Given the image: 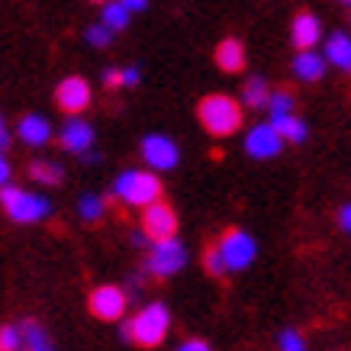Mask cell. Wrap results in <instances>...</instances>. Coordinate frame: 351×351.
<instances>
[{"mask_svg": "<svg viewBox=\"0 0 351 351\" xmlns=\"http://www.w3.org/2000/svg\"><path fill=\"white\" fill-rule=\"evenodd\" d=\"M0 348L3 351H20L23 348L20 326H3V329H0Z\"/></svg>", "mask_w": 351, "mask_h": 351, "instance_id": "obj_27", "label": "cell"}, {"mask_svg": "<svg viewBox=\"0 0 351 351\" xmlns=\"http://www.w3.org/2000/svg\"><path fill=\"white\" fill-rule=\"evenodd\" d=\"M284 138H280V132H277L271 123H258V126H252L248 132H245V155L255 161H271L277 158L280 152H284Z\"/></svg>", "mask_w": 351, "mask_h": 351, "instance_id": "obj_9", "label": "cell"}, {"mask_svg": "<svg viewBox=\"0 0 351 351\" xmlns=\"http://www.w3.org/2000/svg\"><path fill=\"white\" fill-rule=\"evenodd\" d=\"M94 3H104V0H94Z\"/></svg>", "mask_w": 351, "mask_h": 351, "instance_id": "obj_38", "label": "cell"}, {"mask_svg": "<svg viewBox=\"0 0 351 351\" xmlns=\"http://www.w3.org/2000/svg\"><path fill=\"white\" fill-rule=\"evenodd\" d=\"M10 126H7V119H3V113H0V149H3V152H7V149H10Z\"/></svg>", "mask_w": 351, "mask_h": 351, "instance_id": "obj_33", "label": "cell"}, {"mask_svg": "<svg viewBox=\"0 0 351 351\" xmlns=\"http://www.w3.org/2000/svg\"><path fill=\"white\" fill-rule=\"evenodd\" d=\"M142 232L149 235V239L178 235V213H174V206L165 200H155L149 206H142Z\"/></svg>", "mask_w": 351, "mask_h": 351, "instance_id": "obj_11", "label": "cell"}, {"mask_svg": "<svg viewBox=\"0 0 351 351\" xmlns=\"http://www.w3.org/2000/svg\"><path fill=\"white\" fill-rule=\"evenodd\" d=\"M138 81H142V68H138V64L119 68V84H123V87H136Z\"/></svg>", "mask_w": 351, "mask_h": 351, "instance_id": "obj_29", "label": "cell"}, {"mask_svg": "<svg viewBox=\"0 0 351 351\" xmlns=\"http://www.w3.org/2000/svg\"><path fill=\"white\" fill-rule=\"evenodd\" d=\"M178 351H213V348H210L203 339H187V341H181V348Z\"/></svg>", "mask_w": 351, "mask_h": 351, "instance_id": "obj_32", "label": "cell"}, {"mask_svg": "<svg viewBox=\"0 0 351 351\" xmlns=\"http://www.w3.org/2000/svg\"><path fill=\"white\" fill-rule=\"evenodd\" d=\"M187 267V245L178 239V235H168V239H152L149 248H145V271L152 277H174Z\"/></svg>", "mask_w": 351, "mask_h": 351, "instance_id": "obj_5", "label": "cell"}, {"mask_svg": "<svg viewBox=\"0 0 351 351\" xmlns=\"http://www.w3.org/2000/svg\"><path fill=\"white\" fill-rule=\"evenodd\" d=\"M113 197L126 206H149V203L161 200V181L158 174L149 168H129V171H119L117 181H113Z\"/></svg>", "mask_w": 351, "mask_h": 351, "instance_id": "obj_4", "label": "cell"}, {"mask_svg": "<svg viewBox=\"0 0 351 351\" xmlns=\"http://www.w3.org/2000/svg\"><path fill=\"white\" fill-rule=\"evenodd\" d=\"M290 43H293V49H316V45L322 43V23L316 13H297L293 16V23H290Z\"/></svg>", "mask_w": 351, "mask_h": 351, "instance_id": "obj_14", "label": "cell"}, {"mask_svg": "<svg viewBox=\"0 0 351 351\" xmlns=\"http://www.w3.org/2000/svg\"><path fill=\"white\" fill-rule=\"evenodd\" d=\"M64 178V168L55 165V161H45V158H36L29 165V181L43 184V187H52V184H62Z\"/></svg>", "mask_w": 351, "mask_h": 351, "instance_id": "obj_23", "label": "cell"}, {"mask_svg": "<svg viewBox=\"0 0 351 351\" xmlns=\"http://www.w3.org/2000/svg\"><path fill=\"white\" fill-rule=\"evenodd\" d=\"M0 206H3V213L10 216L13 223H20V226L43 223L55 210V203L45 193L26 191V187H16V184H3L0 187Z\"/></svg>", "mask_w": 351, "mask_h": 351, "instance_id": "obj_2", "label": "cell"}, {"mask_svg": "<svg viewBox=\"0 0 351 351\" xmlns=\"http://www.w3.org/2000/svg\"><path fill=\"white\" fill-rule=\"evenodd\" d=\"M0 351H3V348H0Z\"/></svg>", "mask_w": 351, "mask_h": 351, "instance_id": "obj_39", "label": "cell"}, {"mask_svg": "<svg viewBox=\"0 0 351 351\" xmlns=\"http://www.w3.org/2000/svg\"><path fill=\"white\" fill-rule=\"evenodd\" d=\"M203 271L210 277H226L229 271H226V261H223V255H219V248L216 245H210L206 252H203Z\"/></svg>", "mask_w": 351, "mask_h": 351, "instance_id": "obj_26", "label": "cell"}, {"mask_svg": "<svg viewBox=\"0 0 351 351\" xmlns=\"http://www.w3.org/2000/svg\"><path fill=\"white\" fill-rule=\"evenodd\" d=\"M197 117H200V126L213 138H226L242 129L245 107L229 94H206L197 107Z\"/></svg>", "mask_w": 351, "mask_h": 351, "instance_id": "obj_1", "label": "cell"}, {"mask_svg": "<svg viewBox=\"0 0 351 351\" xmlns=\"http://www.w3.org/2000/svg\"><path fill=\"white\" fill-rule=\"evenodd\" d=\"M293 104H297V97H293V90H287V87H277V90H271V97H267V113H290L293 110Z\"/></svg>", "mask_w": 351, "mask_h": 351, "instance_id": "obj_24", "label": "cell"}, {"mask_svg": "<svg viewBox=\"0 0 351 351\" xmlns=\"http://www.w3.org/2000/svg\"><path fill=\"white\" fill-rule=\"evenodd\" d=\"M271 126L280 132V138L284 142H290V145H300V142H306V136H309V129H306V123L290 110V113H271V119H267Z\"/></svg>", "mask_w": 351, "mask_h": 351, "instance_id": "obj_18", "label": "cell"}, {"mask_svg": "<svg viewBox=\"0 0 351 351\" xmlns=\"http://www.w3.org/2000/svg\"><path fill=\"white\" fill-rule=\"evenodd\" d=\"M171 332V309L165 303L142 306L129 322H123V339L136 341L142 348H158Z\"/></svg>", "mask_w": 351, "mask_h": 351, "instance_id": "obj_3", "label": "cell"}, {"mask_svg": "<svg viewBox=\"0 0 351 351\" xmlns=\"http://www.w3.org/2000/svg\"><path fill=\"white\" fill-rule=\"evenodd\" d=\"M77 216L84 219V223H100L104 216H107V197H100V193H81L77 197Z\"/></svg>", "mask_w": 351, "mask_h": 351, "instance_id": "obj_22", "label": "cell"}, {"mask_svg": "<svg viewBox=\"0 0 351 351\" xmlns=\"http://www.w3.org/2000/svg\"><path fill=\"white\" fill-rule=\"evenodd\" d=\"M213 58H216V68H219V71H226V75H239V71L245 68V45L229 36V39H223V43L216 45Z\"/></svg>", "mask_w": 351, "mask_h": 351, "instance_id": "obj_17", "label": "cell"}, {"mask_svg": "<svg viewBox=\"0 0 351 351\" xmlns=\"http://www.w3.org/2000/svg\"><path fill=\"white\" fill-rule=\"evenodd\" d=\"M341 3H345V7H351V0H341Z\"/></svg>", "mask_w": 351, "mask_h": 351, "instance_id": "obj_37", "label": "cell"}, {"mask_svg": "<svg viewBox=\"0 0 351 351\" xmlns=\"http://www.w3.org/2000/svg\"><path fill=\"white\" fill-rule=\"evenodd\" d=\"M267 97H271V87H267V77L255 75L248 77L242 84V94H239V104L248 110H265L267 107Z\"/></svg>", "mask_w": 351, "mask_h": 351, "instance_id": "obj_19", "label": "cell"}, {"mask_svg": "<svg viewBox=\"0 0 351 351\" xmlns=\"http://www.w3.org/2000/svg\"><path fill=\"white\" fill-rule=\"evenodd\" d=\"M322 58L332 64V68H339L345 75H351V36L345 29H335L326 39V49H322Z\"/></svg>", "mask_w": 351, "mask_h": 351, "instance_id": "obj_16", "label": "cell"}, {"mask_svg": "<svg viewBox=\"0 0 351 351\" xmlns=\"http://www.w3.org/2000/svg\"><path fill=\"white\" fill-rule=\"evenodd\" d=\"M123 3L129 7V13H142L145 7H149V0H123Z\"/></svg>", "mask_w": 351, "mask_h": 351, "instance_id": "obj_36", "label": "cell"}, {"mask_svg": "<svg viewBox=\"0 0 351 351\" xmlns=\"http://www.w3.org/2000/svg\"><path fill=\"white\" fill-rule=\"evenodd\" d=\"M129 20H132V13H129V7L123 0H104V3H100V23L110 26L113 32L126 29Z\"/></svg>", "mask_w": 351, "mask_h": 351, "instance_id": "obj_21", "label": "cell"}, {"mask_svg": "<svg viewBox=\"0 0 351 351\" xmlns=\"http://www.w3.org/2000/svg\"><path fill=\"white\" fill-rule=\"evenodd\" d=\"M326 68H329V62H326L322 52H316V49H300V52L293 55V75H297L300 81H306V84L322 81V77H326Z\"/></svg>", "mask_w": 351, "mask_h": 351, "instance_id": "obj_15", "label": "cell"}, {"mask_svg": "<svg viewBox=\"0 0 351 351\" xmlns=\"http://www.w3.org/2000/svg\"><path fill=\"white\" fill-rule=\"evenodd\" d=\"M339 226L345 229V232H351V203H348V206H341V213H339Z\"/></svg>", "mask_w": 351, "mask_h": 351, "instance_id": "obj_34", "label": "cell"}, {"mask_svg": "<svg viewBox=\"0 0 351 351\" xmlns=\"http://www.w3.org/2000/svg\"><path fill=\"white\" fill-rule=\"evenodd\" d=\"M138 155H142V161H145V168L155 171V174L174 171L178 165H181V145H178L171 136H165V132H152V136L142 138Z\"/></svg>", "mask_w": 351, "mask_h": 351, "instance_id": "obj_7", "label": "cell"}, {"mask_svg": "<svg viewBox=\"0 0 351 351\" xmlns=\"http://www.w3.org/2000/svg\"><path fill=\"white\" fill-rule=\"evenodd\" d=\"M58 142H62V149L64 152H71V155H84V152L94 149V142H97V132L94 126L87 123V119L81 117H68V123H64L62 129H58Z\"/></svg>", "mask_w": 351, "mask_h": 351, "instance_id": "obj_12", "label": "cell"}, {"mask_svg": "<svg viewBox=\"0 0 351 351\" xmlns=\"http://www.w3.org/2000/svg\"><path fill=\"white\" fill-rule=\"evenodd\" d=\"M216 248H219V255H223L226 271H229V274H232V271H245V267H252V261L258 258V242L245 232V229H235V226L219 235Z\"/></svg>", "mask_w": 351, "mask_h": 351, "instance_id": "obj_6", "label": "cell"}, {"mask_svg": "<svg viewBox=\"0 0 351 351\" xmlns=\"http://www.w3.org/2000/svg\"><path fill=\"white\" fill-rule=\"evenodd\" d=\"M104 87H110V90H119V68H107L104 71Z\"/></svg>", "mask_w": 351, "mask_h": 351, "instance_id": "obj_31", "label": "cell"}, {"mask_svg": "<svg viewBox=\"0 0 351 351\" xmlns=\"http://www.w3.org/2000/svg\"><path fill=\"white\" fill-rule=\"evenodd\" d=\"M87 306H90V313H94L97 319L119 322L129 309V293L123 287H117V284H100V287L87 297Z\"/></svg>", "mask_w": 351, "mask_h": 351, "instance_id": "obj_8", "label": "cell"}, {"mask_svg": "<svg viewBox=\"0 0 351 351\" xmlns=\"http://www.w3.org/2000/svg\"><path fill=\"white\" fill-rule=\"evenodd\" d=\"M20 332H23V348L20 351H55L52 348V339H49V332H45L43 322L23 319L20 322Z\"/></svg>", "mask_w": 351, "mask_h": 351, "instance_id": "obj_20", "label": "cell"}, {"mask_svg": "<svg viewBox=\"0 0 351 351\" xmlns=\"http://www.w3.org/2000/svg\"><path fill=\"white\" fill-rule=\"evenodd\" d=\"M277 345H280V351H306V339H303L297 329H284L280 339H277Z\"/></svg>", "mask_w": 351, "mask_h": 351, "instance_id": "obj_28", "label": "cell"}, {"mask_svg": "<svg viewBox=\"0 0 351 351\" xmlns=\"http://www.w3.org/2000/svg\"><path fill=\"white\" fill-rule=\"evenodd\" d=\"M10 181H13V165H10V158H7V152L0 149V187Z\"/></svg>", "mask_w": 351, "mask_h": 351, "instance_id": "obj_30", "label": "cell"}, {"mask_svg": "<svg viewBox=\"0 0 351 351\" xmlns=\"http://www.w3.org/2000/svg\"><path fill=\"white\" fill-rule=\"evenodd\" d=\"M52 136H55L52 119L43 117V113H26V117L16 123V138H20L23 145H29V149H43V145H49Z\"/></svg>", "mask_w": 351, "mask_h": 351, "instance_id": "obj_13", "label": "cell"}, {"mask_svg": "<svg viewBox=\"0 0 351 351\" xmlns=\"http://www.w3.org/2000/svg\"><path fill=\"white\" fill-rule=\"evenodd\" d=\"M129 242L136 245V248H149V242H152V239H149V235H145V232H142V229H138V232H132V239H129Z\"/></svg>", "mask_w": 351, "mask_h": 351, "instance_id": "obj_35", "label": "cell"}, {"mask_svg": "<svg viewBox=\"0 0 351 351\" xmlns=\"http://www.w3.org/2000/svg\"><path fill=\"white\" fill-rule=\"evenodd\" d=\"M113 36H117V32L110 29V26H104V23H94V26H87V32H84L87 45H94V49H110V45H113Z\"/></svg>", "mask_w": 351, "mask_h": 351, "instance_id": "obj_25", "label": "cell"}, {"mask_svg": "<svg viewBox=\"0 0 351 351\" xmlns=\"http://www.w3.org/2000/svg\"><path fill=\"white\" fill-rule=\"evenodd\" d=\"M90 100H94V90H90V84H87L84 77H77V75H68L62 84L55 87V104L68 117H81L90 107Z\"/></svg>", "mask_w": 351, "mask_h": 351, "instance_id": "obj_10", "label": "cell"}]
</instances>
